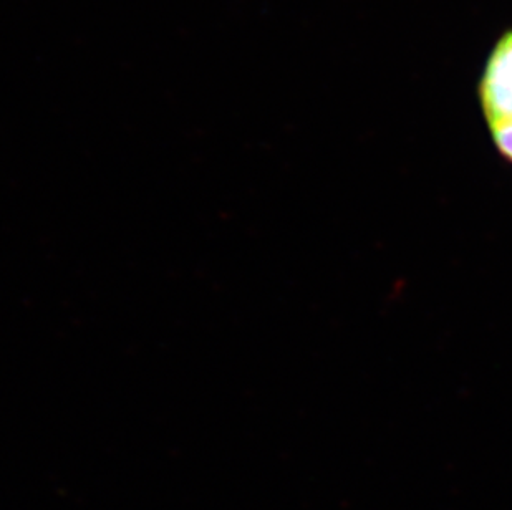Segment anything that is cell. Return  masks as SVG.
Returning <instances> with one entry per match:
<instances>
[{
	"label": "cell",
	"mask_w": 512,
	"mask_h": 510,
	"mask_svg": "<svg viewBox=\"0 0 512 510\" xmlns=\"http://www.w3.org/2000/svg\"><path fill=\"white\" fill-rule=\"evenodd\" d=\"M491 126L493 133V141L499 153L503 154L504 159H508L512 163V120L499 121Z\"/></svg>",
	"instance_id": "7a4b0ae2"
},
{
	"label": "cell",
	"mask_w": 512,
	"mask_h": 510,
	"mask_svg": "<svg viewBox=\"0 0 512 510\" xmlns=\"http://www.w3.org/2000/svg\"><path fill=\"white\" fill-rule=\"evenodd\" d=\"M479 98L489 125L512 120V32L504 35L489 55Z\"/></svg>",
	"instance_id": "6da1fadb"
}]
</instances>
